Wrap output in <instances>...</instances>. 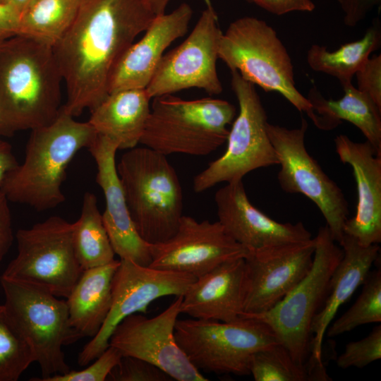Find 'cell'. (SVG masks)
<instances>
[{
  "instance_id": "44",
  "label": "cell",
  "mask_w": 381,
  "mask_h": 381,
  "mask_svg": "<svg viewBox=\"0 0 381 381\" xmlns=\"http://www.w3.org/2000/svg\"><path fill=\"white\" fill-rule=\"evenodd\" d=\"M246 1H248L250 3H254L255 2V0H246Z\"/></svg>"
},
{
  "instance_id": "9",
  "label": "cell",
  "mask_w": 381,
  "mask_h": 381,
  "mask_svg": "<svg viewBox=\"0 0 381 381\" xmlns=\"http://www.w3.org/2000/svg\"><path fill=\"white\" fill-rule=\"evenodd\" d=\"M176 341L191 364L201 372L248 375L252 356L279 343L264 322L241 318L235 322L177 320Z\"/></svg>"
},
{
  "instance_id": "14",
  "label": "cell",
  "mask_w": 381,
  "mask_h": 381,
  "mask_svg": "<svg viewBox=\"0 0 381 381\" xmlns=\"http://www.w3.org/2000/svg\"><path fill=\"white\" fill-rule=\"evenodd\" d=\"M195 279L186 273L119 260L112 280L109 313L97 334L79 353L78 364L83 367L97 358L109 346L112 332L126 317L145 313L148 306L159 298L183 296Z\"/></svg>"
},
{
  "instance_id": "24",
  "label": "cell",
  "mask_w": 381,
  "mask_h": 381,
  "mask_svg": "<svg viewBox=\"0 0 381 381\" xmlns=\"http://www.w3.org/2000/svg\"><path fill=\"white\" fill-rule=\"evenodd\" d=\"M145 89H128L109 94L92 111L88 120L97 135L129 150L140 144L150 111Z\"/></svg>"
},
{
  "instance_id": "15",
  "label": "cell",
  "mask_w": 381,
  "mask_h": 381,
  "mask_svg": "<svg viewBox=\"0 0 381 381\" xmlns=\"http://www.w3.org/2000/svg\"><path fill=\"white\" fill-rule=\"evenodd\" d=\"M182 296L161 313L149 318L134 313L123 319L112 332L109 344L122 356L147 361L159 367L173 380L207 381L179 346L175 325L179 314Z\"/></svg>"
},
{
  "instance_id": "2",
  "label": "cell",
  "mask_w": 381,
  "mask_h": 381,
  "mask_svg": "<svg viewBox=\"0 0 381 381\" xmlns=\"http://www.w3.org/2000/svg\"><path fill=\"white\" fill-rule=\"evenodd\" d=\"M62 81L52 46L21 35L0 40V135L52 123Z\"/></svg>"
},
{
  "instance_id": "26",
  "label": "cell",
  "mask_w": 381,
  "mask_h": 381,
  "mask_svg": "<svg viewBox=\"0 0 381 381\" xmlns=\"http://www.w3.org/2000/svg\"><path fill=\"white\" fill-rule=\"evenodd\" d=\"M119 260L83 271L66 298L71 325L83 337H95L111 307L112 280Z\"/></svg>"
},
{
  "instance_id": "28",
  "label": "cell",
  "mask_w": 381,
  "mask_h": 381,
  "mask_svg": "<svg viewBox=\"0 0 381 381\" xmlns=\"http://www.w3.org/2000/svg\"><path fill=\"white\" fill-rule=\"evenodd\" d=\"M73 246L83 271L113 262L114 251L104 225L95 194L86 192L80 215L73 222Z\"/></svg>"
},
{
  "instance_id": "25",
  "label": "cell",
  "mask_w": 381,
  "mask_h": 381,
  "mask_svg": "<svg viewBox=\"0 0 381 381\" xmlns=\"http://www.w3.org/2000/svg\"><path fill=\"white\" fill-rule=\"evenodd\" d=\"M344 94L337 100L327 99L316 87L310 90L307 99L313 107L311 119L317 128L332 130L342 121L356 126L381 156V109L351 82L341 85Z\"/></svg>"
},
{
  "instance_id": "34",
  "label": "cell",
  "mask_w": 381,
  "mask_h": 381,
  "mask_svg": "<svg viewBox=\"0 0 381 381\" xmlns=\"http://www.w3.org/2000/svg\"><path fill=\"white\" fill-rule=\"evenodd\" d=\"M111 381H171L173 379L155 365L143 359L122 356L107 377Z\"/></svg>"
},
{
  "instance_id": "37",
  "label": "cell",
  "mask_w": 381,
  "mask_h": 381,
  "mask_svg": "<svg viewBox=\"0 0 381 381\" xmlns=\"http://www.w3.org/2000/svg\"><path fill=\"white\" fill-rule=\"evenodd\" d=\"M344 13V22L349 27H354L362 21L381 0H337Z\"/></svg>"
},
{
  "instance_id": "39",
  "label": "cell",
  "mask_w": 381,
  "mask_h": 381,
  "mask_svg": "<svg viewBox=\"0 0 381 381\" xmlns=\"http://www.w3.org/2000/svg\"><path fill=\"white\" fill-rule=\"evenodd\" d=\"M9 201L0 191V265L13 239Z\"/></svg>"
},
{
  "instance_id": "45",
  "label": "cell",
  "mask_w": 381,
  "mask_h": 381,
  "mask_svg": "<svg viewBox=\"0 0 381 381\" xmlns=\"http://www.w3.org/2000/svg\"><path fill=\"white\" fill-rule=\"evenodd\" d=\"M0 1H2V0H0Z\"/></svg>"
},
{
  "instance_id": "10",
  "label": "cell",
  "mask_w": 381,
  "mask_h": 381,
  "mask_svg": "<svg viewBox=\"0 0 381 381\" xmlns=\"http://www.w3.org/2000/svg\"><path fill=\"white\" fill-rule=\"evenodd\" d=\"M231 74L238 114L229 131L224 153L194 177L196 193L219 183L242 181L253 170L279 164L267 130V114L255 85L237 71H231Z\"/></svg>"
},
{
  "instance_id": "6",
  "label": "cell",
  "mask_w": 381,
  "mask_h": 381,
  "mask_svg": "<svg viewBox=\"0 0 381 381\" xmlns=\"http://www.w3.org/2000/svg\"><path fill=\"white\" fill-rule=\"evenodd\" d=\"M218 58L231 71L265 92H277L312 119L313 107L296 88L291 59L277 32L265 21L245 16L223 32Z\"/></svg>"
},
{
  "instance_id": "42",
  "label": "cell",
  "mask_w": 381,
  "mask_h": 381,
  "mask_svg": "<svg viewBox=\"0 0 381 381\" xmlns=\"http://www.w3.org/2000/svg\"><path fill=\"white\" fill-rule=\"evenodd\" d=\"M152 12L157 16L165 13L171 0H146Z\"/></svg>"
},
{
  "instance_id": "7",
  "label": "cell",
  "mask_w": 381,
  "mask_h": 381,
  "mask_svg": "<svg viewBox=\"0 0 381 381\" xmlns=\"http://www.w3.org/2000/svg\"><path fill=\"white\" fill-rule=\"evenodd\" d=\"M8 317L30 346L44 381L68 372L64 345L83 337L71 325L66 301L37 286L1 277Z\"/></svg>"
},
{
  "instance_id": "8",
  "label": "cell",
  "mask_w": 381,
  "mask_h": 381,
  "mask_svg": "<svg viewBox=\"0 0 381 381\" xmlns=\"http://www.w3.org/2000/svg\"><path fill=\"white\" fill-rule=\"evenodd\" d=\"M311 268L283 299L266 312L242 314L266 324L294 361L306 365L311 350V324L326 294L331 276L340 261L342 248L327 226L319 229Z\"/></svg>"
},
{
  "instance_id": "33",
  "label": "cell",
  "mask_w": 381,
  "mask_h": 381,
  "mask_svg": "<svg viewBox=\"0 0 381 381\" xmlns=\"http://www.w3.org/2000/svg\"><path fill=\"white\" fill-rule=\"evenodd\" d=\"M380 358L381 325H378L363 339L348 343L336 363L342 369L351 367L361 368Z\"/></svg>"
},
{
  "instance_id": "18",
  "label": "cell",
  "mask_w": 381,
  "mask_h": 381,
  "mask_svg": "<svg viewBox=\"0 0 381 381\" xmlns=\"http://www.w3.org/2000/svg\"><path fill=\"white\" fill-rule=\"evenodd\" d=\"M88 150L97 165L96 181L105 199L102 219L114 253L120 260L150 266V244L141 238L134 225L117 174L118 144L97 135Z\"/></svg>"
},
{
  "instance_id": "40",
  "label": "cell",
  "mask_w": 381,
  "mask_h": 381,
  "mask_svg": "<svg viewBox=\"0 0 381 381\" xmlns=\"http://www.w3.org/2000/svg\"><path fill=\"white\" fill-rule=\"evenodd\" d=\"M20 13L8 3L0 1V40L18 34Z\"/></svg>"
},
{
  "instance_id": "1",
  "label": "cell",
  "mask_w": 381,
  "mask_h": 381,
  "mask_svg": "<svg viewBox=\"0 0 381 381\" xmlns=\"http://www.w3.org/2000/svg\"><path fill=\"white\" fill-rule=\"evenodd\" d=\"M156 15L146 0H82L71 25L52 46L72 116L109 95L114 70Z\"/></svg>"
},
{
  "instance_id": "20",
  "label": "cell",
  "mask_w": 381,
  "mask_h": 381,
  "mask_svg": "<svg viewBox=\"0 0 381 381\" xmlns=\"http://www.w3.org/2000/svg\"><path fill=\"white\" fill-rule=\"evenodd\" d=\"M336 152L351 166L356 183V212L344 223V234L363 246L381 242V156L368 141L357 143L346 135L334 138Z\"/></svg>"
},
{
  "instance_id": "38",
  "label": "cell",
  "mask_w": 381,
  "mask_h": 381,
  "mask_svg": "<svg viewBox=\"0 0 381 381\" xmlns=\"http://www.w3.org/2000/svg\"><path fill=\"white\" fill-rule=\"evenodd\" d=\"M254 4L274 15L293 11H313L315 6L312 0H255Z\"/></svg>"
},
{
  "instance_id": "27",
  "label": "cell",
  "mask_w": 381,
  "mask_h": 381,
  "mask_svg": "<svg viewBox=\"0 0 381 381\" xmlns=\"http://www.w3.org/2000/svg\"><path fill=\"white\" fill-rule=\"evenodd\" d=\"M380 44L381 24L377 18L361 39L344 44L335 51L329 52L318 44L312 45L307 52V62L313 71L335 77L344 85L351 82L356 71Z\"/></svg>"
},
{
  "instance_id": "32",
  "label": "cell",
  "mask_w": 381,
  "mask_h": 381,
  "mask_svg": "<svg viewBox=\"0 0 381 381\" xmlns=\"http://www.w3.org/2000/svg\"><path fill=\"white\" fill-rule=\"evenodd\" d=\"M35 362L32 351L0 305V381H16Z\"/></svg>"
},
{
  "instance_id": "16",
  "label": "cell",
  "mask_w": 381,
  "mask_h": 381,
  "mask_svg": "<svg viewBox=\"0 0 381 381\" xmlns=\"http://www.w3.org/2000/svg\"><path fill=\"white\" fill-rule=\"evenodd\" d=\"M315 238L249 250L244 258L242 314L266 312L283 299L310 271Z\"/></svg>"
},
{
  "instance_id": "11",
  "label": "cell",
  "mask_w": 381,
  "mask_h": 381,
  "mask_svg": "<svg viewBox=\"0 0 381 381\" xmlns=\"http://www.w3.org/2000/svg\"><path fill=\"white\" fill-rule=\"evenodd\" d=\"M73 234V223L59 216L18 229L17 255L1 277L66 298L83 272L75 255Z\"/></svg>"
},
{
  "instance_id": "35",
  "label": "cell",
  "mask_w": 381,
  "mask_h": 381,
  "mask_svg": "<svg viewBox=\"0 0 381 381\" xmlns=\"http://www.w3.org/2000/svg\"><path fill=\"white\" fill-rule=\"evenodd\" d=\"M122 354L116 348L109 346L90 365L82 370H70L63 374L52 375L44 381H104L119 363Z\"/></svg>"
},
{
  "instance_id": "41",
  "label": "cell",
  "mask_w": 381,
  "mask_h": 381,
  "mask_svg": "<svg viewBox=\"0 0 381 381\" xmlns=\"http://www.w3.org/2000/svg\"><path fill=\"white\" fill-rule=\"evenodd\" d=\"M18 164L11 145L8 142L0 140V184Z\"/></svg>"
},
{
  "instance_id": "29",
  "label": "cell",
  "mask_w": 381,
  "mask_h": 381,
  "mask_svg": "<svg viewBox=\"0 0 381 381\" xmlns=\"http://www.w3.org/2000/svg\"><path fill=\"white\" fill-rule=\"evenodd\" d=\"M82 0H33L20 16L18 35L53 46L74 20Z\"/></svg>"
},
{
  "instance_id": "4",
  "label": "cell",
  "mask_w": 381,
  "mask_h": 381,
  "mask_svg": "<svg viewBox=\"0 0 381 381\" xmlns=\"http://www.w3.org/2000/svg\"><path fill=\"white\" fill-rule=\"evenodd\" d=\"M116 170L141 238L150 244L171 238L183 216V193L167 156L145 146L135 147L123 154Z\"/></svg>"
},
{
  "instance_id": "23",
  "label": "cell",
  "mask_w": 381,
  "mask_h": 381,
  "mask_svg": "<svg viewBox=\"0 0 381 381\" xmlns=\"http://www.w3.org/2000/svg\"><path fill=\"white\" fill-rule=\"evenodd\" d=\"M339 245L343 255L331 276L328 296L311 324V356L308 363L318 371H325L322 362V344L329 325L339 308L364 282L380 254L378 244L363 246L355 238L346 234Z\"/></svg>"
},
{
  "instance_id": "22",
  "label": "cell",
  "mask_w": 381,
  "mask_h": 381,
  "mask_svg": "<svg viewBox=\"0 0 381 381\" xmlns=\"http://www.w3.org/2000/svg\"><path fill=\"white\" fill-rule=\"evenodd\" d=\"M244 276V258H238L197 277L182 296L181 313L195 319L224 322L241 320Z\"/></svg>"
},
{
  "instance_id": "5",
  "label": "cell",
  "mask_w": 381,
  "mask_h": 381,
  "mask_svg": "<svg viewBox=\"0 0 381 381\" xmlns=\"http://www.w3.org/2000/svg\"><path fill=\"white\" fill-rule=\"evenodd\" d=\"M140 144L165 156H204L226 142L235 107L226 100L154 97Z\"/></svg>"
},
{
  "instance_id": "43",
  "label": "cell",
  "mask_w": 381,
  "mask_h": 381,
  "mask_svg": "<svg viewBox=\"0 0 381 381\" xmlns=\"http://www.w3.org/2000/svg\"><path fill=\"white\" fill-rule=\"evenodd\" d=\"M33 0H2L13 6L20 13L25 10V8L30 5Z\"/></svg>"
},
{
  "instance_id": "12",
  "label": "cell",
  "mask_w": 381,
  "mask_h": 381,
  "mask_svg": "<svg viewBox=\"0 0 381 381\" xmlns=\"http://www.w3.org/2000/svg\"><path fill=\"white\" fill-rule=\"evenodd\" d=\"M307 128L305 119L299 127L291 129L267 123V133L280 165L278 182L286 193H301L313 202L332 237L340 244L349 215L348 202L341 189L308 153L305 144Z\"/></svg>"
},
{
  "instance_id": "13",
  "label": "cell",
  "mask_w": 381,
  "mask_h": 381,
  "mask_svg": "<svg viewBox=\"0 0 381 381\" xmlns=\"http://www.w3.org/2000/svg\"><path fill=\"white\" fill-rule=\"evenodd\" d=\"M222 33L211 1L205 0V8L190 34L162 56L145 88L150 98L190 88L220 94L223 89L216 64Z\"/></svg>"
},
{
  "instance_id": "21",
  "label": "cell",
  "mask_w": 381,
  "mask_h": 381,
  "mask_svg": "<svg viewBox=\"0 0 381 381\" xmlns=\"http://www.w3.org/2000/svg\"><path fill=\"white\" fill-rule=\"evenodd\" d=\"M192 16L193 10L186 3L171 13L155 16L143 37L132 44L114 70L109 94L128 89H145L164 51L186 34Z\"/></svg>"
},
{
  "instance_id": "17",
  "label": "cell",
  "mask_w": 381,
  "mask_h": 381,
  "mask_svg": "<svg viewBox=\"0 0 381 381\" xmlns=\"http://www.w3.org/2000/svg\"><path fill=\"white\" fill-rule=\"evenodd\" d=\"M150 267L199 277L217 266L245 258L249 250L233 239L218 222H198L183 215L174 234L150 244Z\"/></svg>"
},
{
  "instance_id": "30",
  "label": "cell",
  "mask_w": 381,
  "mask_h": 381,
  "mask_svg": "<svg viewBox=\"0 0 381 381\" xmlns=\"http://www.w3.org/2000/svg\"><path fill=\"white\" fill-rule=\"evenodd\" d=\"M250 373L255 381L315 380L308 364L294 361L279 343L255 352L250 362Z\"/></svg>"
},
{
  "instance_id": "19",
  "label": "cell",
  "mask_w": 381,
  "mask_h": 381,
  "mask_svg": "<svg viewBox=\"0 0 381 381\" xmlns=\"http://www.w3.org/2000/svg\"><path fill=\"white\" fill-rule=\"evenodd\" d=\"M214 202L217 221L233 239L248 250L312 238L302 222H278L253 205L243 181L228 183L217 190Z\"/></svg>"
},
{
  "instance_id": "3",
  "label": "cell",
  "mask_w": 381,
  "mask_h": 381,
  "mask_svg": "<svg viewBox=\"0 0 381 381\" xmlns=\"http://www.w3.org/2000/svg\"><path fill=\"white\" fill-rule=\"evenodd\" d=\"M97 135L88 121H77L61 107L52 123L31 131L23 162L7 174L0 191L9 202L37 211L56 207L65 200L61 186L69 164Z\"/></svg>"
},
{
  "instance_id": "31",
  "label": "cell",
  "mask_w": 381,
  "mask_h": 381,
  "mask_svg": "<svg viewBox=\"0 0 381 381\" xmlns=\"http://www.w3.org/2000/svg\"><path fill=\"white\" fill-rule=\"evenodd\" d=\"M363 284L361 294L352 306L329 325L327 337H336L363 325L381 322L380 270L369 272Z\"/></svg>"
},
{
  "instance_id": "36",
  "label": "cell",
  "mask_w": 381,
  "mask_h": 381,
  "mask_svg": "<svg viewBox=\"0 0 381 381\" xmlns=\"http://www.w3.org/2000/svg\"><path fill=\"white\" fill-rule=\"evenodd\" d=\"M358 87L381 109V55L368 58L356 71Z\"/></svg>"
}]
</instances>
